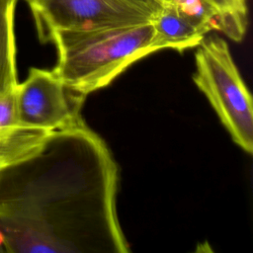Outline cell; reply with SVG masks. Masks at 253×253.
Returning <instances> with one entry per match:
<instances>
[{
  "label": "cell",
  "mask_w": 253,
  "mask_h": 253,
  "mask_svg": "<svg viewBox=\"0 0 253 253\" xmlns=\"http://www.w3.org/2000/svg\"><path fill=\"white\" fill-rule=\"evenodd\" d=\"M14 168L19 175L2 221L6 251H129L117 211L118 164L83 121L48 132Z\"/></svg>",
  "instance_id": "1"
},
{
  "label": "cell",
  "mask_w": 253,
  "mask_h": 253,
  "mask_svg": "<svg viewBox=\"0 0 253 253\" xmlns=\"http://www.w3.org/2000/svg\"><path fill=\"white\" fill-rule=\"evenodd\" d=\"M52 69L71 91L86 96L108 86L138 59L159 50L151 22L86 31H58Z\"/></svg>",
  "instance_id": "2"
},
{
  "label": "cell",
  "mask_w": 253,
  "mask_h": 253,
  "mask_svg": "<svg viewBox=\"0 0 253 253\" xmlns=\"http://www.w3.org/2000/svg\"><path fill=\"white\" fill-rule=\"evenodd\" d=\"M195 53L193 80L205 94L233 141L245 152L253 150L252 97L219 37L204 39Z\"/></svg>",
  "instance_id": "3"
},
{
  "label": "cell",
  "mask_w": 253,
  "mask_h": 253,
  "mask_svg": "<svg viewBox=\"0 0 253 253\" xmlns=\"http://www.w3.org/2000/svg\"><path fill=\"white\" fill-rule=\"evenodd\" d=\"M39 37L48 42L58 31H86L151 22L158 0H27Z\"/></svg>",
  "instance_id": "4"
},
{
  "label": "cell",
  "mask_w": 253,
  "mask_h": 253,
  "mask_svg": "<svg viewBox=\"0 0 253 253\" xmlns=\"http://www.w3.org/2000/svg\"><path fill=\"white\" fill-rule=\"evenodd\" d=\"M71 92L53 70L30 68L27 79L16 88L19 123L49 132L82 122L80 107L85 96Z\"/></svg>",
  "instance_id": "5"
},
{
  "label": "cell",
  "mask_w": 253,
  "mask_h": 253,
  "mask_svg": "<svg viewBox=\"0 0 253 253\" xmlns=\"http://www.w3.org/2000/svg\"><path fill=\"white\" fill-rule=\"evenodd\" d=\"M151 23L159 50L171 48L182 52L197 47L210 32L200 18L173 0L162 3Z\"/></svg>",
  "instance_id": "6"
},
{
  "label": "cell",
  "mask_w": 253,
  "mask_h": 253,
  "mask_svg": "<svg viewBox=\"0 0 253 253\" xmlns=\"http://www.w3.org/2000/svg\"><path fill=\"white\" fill-rule=\"evenodd\" d=\"M17 0H0V94L18 85L14 11Z\"/></svg>",
  "instance_id": "7"
},
{
  "label": "cell",
  "mask_w": 253,
  "mask_h": 253,
  "mask_svg": "<svg viewBox=\"0 0 253 253\" xmlns=\"http://www.w3.org/2000/svg\"><path fill=\"white\" fill-rule=\"evenodd\" d=\"M215 13L217 31L234 42H241L247 29L246 0H204Z\"/></svg>",
  "instance_id": "8"
},
{
  "label": "cell",
  "mask_w": 253,
  "mask_h": 253,
  "mask_svg": "<svg viewBox=\"0 0 253 253\" xmlns=\"http://www.w3.org/2000/svg\"><path fill=\"white\" fill-rule=\"evenodd\" d=\"M16 88L0 94V127L21 125L17 116Z\"/></svg>",
  "instance_id": "9"
},
{
  "label": "cell",
  "mask_w": 253,
  "mask_h": 253,
  "mask_svg": "<svg viewBox=\"0 0 253 253\" xmlns=\"http://www.w3.org/2000/svg\"><path fill=\"white\" fill-rule=\"evenodd\" d=\"M5 243V234L2 230H0V247L3 246Z\"/></svg>",
  "instance_id": "10"
},
{
  "label": "cell",
  "mask_w": 253,
  "mask_h": 253,
  "mask_svg": "<svg viewBox=\"0 0 253 253\" xmlns=\"http://www.w3.org/2000/svg\"><path fill=\"white\" fill-rule=\"evenodd\" d=\"M158 1H159V2H161V3H163V2H164V1H166V0H158Z\"/></svg>",
  "instance_id": "11"
},
{
  "label": "cell",
  "mask_w": 253,
  "mask_h": 253,
  "mask_svg": "<svg viewBox=\"0 0 253 253\" xmlns=\"http://www.w3.org/2000/svg\"><path fill=\"white\" fill-rule=\"evenodd\" d=\"M1 171H2V170H1V168H0V172H1Z\"/></svg>",
  "instance_id": "12"
}]
</instances>
